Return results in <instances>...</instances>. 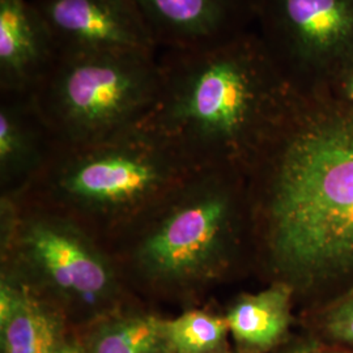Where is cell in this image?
I'll use <instances>...</instances> for the list:
<instances>
[{"instance_id": "obj_16", "label": "cell", "mask_w": 353, "mask_h": 353, "mask_svg": "<svg viewBox=\"0 0 353 353\" xmlns=\"http://www.w3.org/2000/svg\"><path fill=\"white\" fill-rule=\"evenodd\" d=\"M325 96L353 109V64L338 79V81Z\"/></svg>"}, {"instance_id": "obj_10", "label": "cell", "mask_w": 353, "mask_h": 353, "mask_svg": "<svg viewBox=\"0 0 353 353\" xmlns=\"http://www.w3.org/2000/svg\"><path fill=\"white\" fill-rule=\"evenodd\" d=\"M29 245L36 261L61 288L81 294H94L106 288V268L74 239L38 228L33 230Z\"/></svg>"}, {"instance_id": "obj_13", "label": "cell", "mask_w": 353, "mask_h": 353, "mask_svg": "<svg viewBox=\"0 0 353 353\" xmlns=\"http://www.w3.org/2000/svg\"><path fill=\"white\" fill-rule=\"evenodd\" d=\"M161 323L166 345L174 353L214 352L229 330L227 318L204 312H189Z\"/></svg>"}, {"instance_id": "obj_12", "label": "cell", "mask_w": 353, "mask_h": 353, "mask_svg": "<svg viewBox=\"0 0 353 353\" xmlns=\"http://www.w3.org/2000/svg\"><path fill=\"white\" fill-rule=\"evenodd\" d=\"M0 325L4 353H54L55 328L36 303L1 288Z\"/></svg>"}, {"instance_id": "obj_6", "label": "cell", "mask_w": 353, "mask_h": 353, "mask_svg": "<svg viewBox=\"0 0 353 353\" xmlns=\"http://www.w3.org/2000/svg\"><path fill=\"white\" fill-rule=\"evenodd\" d=\"M157 48H208L252 32L261 0H131Z\"/></svg>"}, {"instance_id": "obj_1", "label": "cell", "mask_w": 353, "mask_h": 353, "mask_svg": "<svg viewBox=\"0 0 353 353\" xmlns=\"http://www.w3.org/2000/svg\"><path fill=\"white\" fill-rule=\"evenodd\" d=\"M271 236L279 263L309 280L353 272V109L303 97L274 144Z\"/></svg>"}, {"instance_id": "obj_4", "label": "cell", "mask_w": 353, "mask_h": 353, "mask_svg": "<svg viewBox=\"0 0 353 353\" xmlns=\"http://www.w3.org/2000/svg\"><path fill=\"white\" fill-rule=\"evenodd\" d=\"M256 23L303 97L325 96L353 64V0H261Z\"/></svg>"}, {"instance_id": "obj_15", "label": "cell", "mask_w": 353, "mask_h": 353, "mask_svg": "<svg viewBox=\"0 0 353 353\" xmlns=\"http://www.w3.org/2000/svg\"><path fill=\"white\" fill-rule=\"evenodd\" d=\"M327 328L336 339L353 343V299L331 313L328 316Z\"/></svg>"}, {"instance_id": "obj_9", "label": "cell", "mask_w": 353, "mask_h": 353, "mask_svg": "<svg viewBox=\"0 0 353 353\" xmlns=\"http://www.w3.org/2000/svg\"><path fill=\"white\" fill-rule=\"evenodd\" d=\"M225 214L224 203L211 199L174 214L144 248L147 262L165 274L194 270L210 255Z\"/></svg>"}, {"instance_id": "obj_11", "label": "cell", "mask_w": 353, "mask_h": 353, "mask_svg": "<svg viewBox=\"0 0 353 353\" xmlns=\"http://www.w3.org/2000/svg\"><path fill=\"white\" fill-rule=\"evenodd\" d=\"M237 341L255 348H267L283 336L290 322V290L276 285L237 303L227 316Z\"/></svg>"}, {"instance_id": "obj_7", "label": "cell", "mask_w": 353, "mask_h": 353, "mask_svg": "<svg viewBox=\"0 0 353 353\" xmlns=\"http://www.w3.org/2000/svg\"><path fill=\"white\" fill-rule=\"evenodd\" d=\"M59 50L32 0H0V87L32 96L50 72Z\"/></svg>"}, {"instance_id": "obj_8", "label": "cell", "mask_w": 353, "mask_h": 353, "mask_svg": "<svg viewBox=\"0 0 353 353\" xmlns=\"http://www.w3.org/2000/svg\"><path fill=\"white\" fill-rule=\"evenodd\" d=\"M150 143L121 141L117 147L85 154L74 165L67 186L97 201H122L154 185L160 176Z\"/></svg>"}, {"instance_id": "obj_2", "label": "cell", "mask_w": 353, "mask_h": 353, "mask_svg": "<svg viewBox=\"0 0 353 353\" xmlns=\"http://www.w3.org/2000/svg\"><path fill=\"white\" fill-rule=\"evenodd\" d=\"M152 113L159 130L228 152L270 148L303 100L258 33L198 49L164 50Z\"/></svg>"}, {"instance_id": "obj_17", "label": "cell", "mask_w": 353, "mask_h": 353, "mask_svg": "<svg viewBox=\"0 0 353 353\" xmlns=\"http://www.w3.org/2000/svg\"><path fill=\"white\" fill-rule=\"evenodd\" d=\"M54 353H88L84 348L79 347L77 344H63L57 347Z\"/></svg>"}, {"instance_id": "obj_18", "label": "cell", "mask_w": 353, "mask_h": 353, "mask_svg": "<svg viewBox=\"0 0 353 353\" xmlns=\"http://www.w3.org/2000/svg\"><path fill=\"white\" fill-rule=\"evenodd\" d=\"M294 353H307V352H305V351H296V352Z\"/></svg>"}, {"instance_id": "obj_14", "label": "cell", "mask_w": 353, "mask_h": 353, "mask_svg": "<svg viewBox=\"0 0 353 353\" xmlns=\"http://www.w3.org/2000/svg\"><path fill=\"white\" fill-rule=\"evenodd\" d=\"M161 321L137 316L103 328L93 341V353H166Z\"/></svg>"}, {"instance_id": "obj_3", "label": "cell", "mask_w": 353, "mask_h": 353, "mask_svg": "<svg viewBox=\"0 0 353 353\" xmlns=\"http://www.w3.org/2000/svg\"><path fill=\"white\" fill-rule=\"evenodd\" d=\"M160 83L156 52L59 54L32 97L70 139L101 141L152 110Z\"/></svg>"}, {"instance_id": "obj_5", "label": "cell", "mask_w": 353, "mask_h": 353, "mask_svg": "<svg viewBox=\"0 0 353 353\" xmlns=\"http://www.w3.org/2000/svg\"><path fill=\"white\" fill-rule=\"evenodd\" d=\"M59 54L145 51L157 45L131 0H32Z\"/></svg>"}]
</instances>
